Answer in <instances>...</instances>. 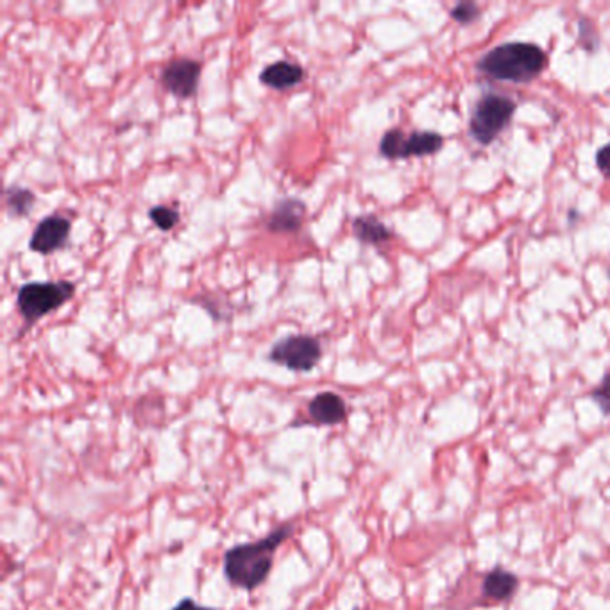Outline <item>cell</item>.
Instances as JSON below:
<instances>
[{"label": "cell", "instance_id": "cell-1", "mask_svg": "<svg viewBox=\"0 0 610 610\" xmlns=\"http://www.w3.org/2000/svg\"><path fill=\"white\" fill-rule=\"evenodd\" d=\"M294 533V524H283L270 532L267 537L244 542L226 551L224 577L235 587L254 591L270 575L278 548Z\"/></svg>", "mask_w": 610, "mask_h": 610}, {"label": "cell", "instance_id": "cell-11", "mask_svg": "<svg viewBox=\"0 0 610 610\" xmlns=\"http://www.w3.org/2000/svg\"><path fill=\"white\" fill-rule=\"evenodd\" d=\"M305 79L301 65L292 61H278L263 68L259 81L272 90H288Z\"/></svg>", "mask_w": 610, "mask_h": 610}, {"label": "cell", "instance_id": "cell-10", "mask_svg": "<svg viewBox=\"0 0 610 610\" xmlns=\"http://www.w3.org/2000/svg\"><path fill=\"white\" fill-rule=\"evenodd\" d=\"M305 205L297 199L281 201L267 221V230L272 233H296L305 219Z\"/></svg>", "mask_w": 610, "mask_h": 610}, {"label": "cell", "instance_id": "cell-16", "mask_svg": "<svg viewBox=\"0 0 610 610\" xmlns=\"http://www.w3.org/2000/svg\"><path fill=\"white\" fill-rule=\"evenodd\" d=\"M450 16L462 25H469L482 16V11L475 2H460L450 11Z\"/></svg>", "mask_w": 610, "mask_h": 610}, {"label": "cell", "instance_id": "cell-12", "mask_svg": "<svg viewBox=\"0 0 610 610\" xmlns=\"http://www.w3.org/2000/svg\"><path fill=\"white\" fill-rule=\"evenodd\" d=\"M517 587H519L517 577L501 569V568H497V569L490 571L486 577L484 595L494 602H506L515 595Z\"/></svg>", "mask_w": 610, "mask_h": 610}, {"label": "cell", "instance_id": "cell-13", "mask_svg": "<svg viewBox=\"0 0 610 610\" xmlns=\"http://www.w3.org/2000/svg\"><path fill=\"white\" fill-rule=\"evenodd\" d=\"M355 237L369 245H381L392 239L390 230L374 215H360L353 221Z\"/></svg>", "mask_w": 610, "mask_h": 610}, {"label": "cell", "instance_id": "cell-2", "mask_svg": "<svg viewBox=\"0 0 610 610\" xmlns=\"http://www.w3.org/2000/svg\"><path fill=\"white\" fill-rule=\"evenodd\" d=\"M546 52L533 43L510 41L488 50L478 61V70L496 81L532 83L546 68Z\"/></svg>", "mask_w": 610, "mask_h": 610}, {"label": "cell", "instance_id": "cell-3", "mask_svg": "<svg viewBox=\"0 0 610 610\" xmlns=\"http://www.w3.org/2000/svg\"><path fill=\"white\" fill-rule=\"evenodd\" d=\"M76 292V287L68 281H47V283H25L20 287L16 303L22 317L27 324L40 321L50 312L63 306Z\"/></svg>", "mask_w": 610, "mask_h": 610}, {"label": "cell", "instance_id": "cell-5", "mask_svg": "<svg viewBox=\"0 0 610 610\" xmlns=\"http://www.w3.org/2000/svg\"><path fill=\"white\" fill-rule=\"evenodd\" d=\"M442 145L444 138L433 131H415L406 136L401 129H390L379 141V152L387 159H408L412 156H432Z\"/></svg>", "mask_w": 610, "mask_h": 610}, {"label": "cell", "instance_id": "cell-14", "mask_svg": "<svg viewBox=\"0 0 610 610\" xmlns=\"http://www.w3.org/2000/svg\"><path fill=\"white\" fill-rule=\"evenodd\" d=\"M5 205H7V210H9L11 215L23 217L25 214L31 212V208L34 205V194L25 190V188H20V187H11L5 192Z\"/></svg>", "mask_w": 610, "mask_h": 610}, {"label": "cell", "instance_id": "cell-20", "mask_svg": "<svg viewBox=\"0 0 610 610\" xmlns=\"http://www.w3.org/2000/svg\"><path fill=\"white\" fill-rule=\"evenodd\" d=\"M609 278H610V267H609Z\"/></svg>", "mask_w": 610, "mask_h": 610}, {"label": "cell", "instance_id": "cell-9", "mask_svg": "<svg viewBox=\"0 0 610 610\" xmlns=\"http://www.w3.org/2000/svg\"><path fill=\"white\" fill-rule=\"evenodd\" d=\"M308 415L319 426H335L346 421L348 408L335 392H321L308 403Z\"/></svg>", "mask_w": 610, "mask_h": 610}, {"label": "cell", "instance_id": "cell-19", "mask_svg": "<svg viewBox=\"0 0 610 610\" xmlns=\"http://www.w3.org/2000/svg\"><path fill=\"white\" fill-rule=\"evenodd\" d=\"M172 610H217L214 609V607H205V605H199V604H196L192 598H185V600H181L176 607Z\"/></svg>", "mask_w": 610, "mask_h": 610}, {"label": "cell", "instance_id": "cell-17", "mask_svg": "<svg viewBox=\"0 0 610 610\" xmlns=\"http://www.w3.org/2000/svg\"><path fill=\"white\" fill-rule=\"evenodd\" d=\"M593 399L595 403L602 408L605 415H610V372L604 376L602 383L593 390Z\"/></svg>", "mask_w": 610, "mask_h": 610}, {"label": "cell", "instance_id": "cell-6", "mask_svg": "<svg viewBox=\"0 0 610 610\" xmlns=\"http://www.w3.org/2000/svg\"><path fill=\"white\" fill-rule=\"evenodd\" d=\"M323 357L321 342L308 335H292L281 339L269 353V360L296 372H308Z\"/></svg>", "mask_w": 610, "mask_h": 610}, {"label": "cell", "instance_id": "cell-4", "mask_svg": "<svg viewBox=\"0 0 610 610\" xmlns=\"http://www.w3.org/2000/svg\"><path fill=\"white\" fill-rule=\"evenodd\" d=\"M515 110L517 105L506 96H484L473 110L469 121V134L478 145L488 147L508 127V123H512Z\"/></svg>", "mask_w": 610, "mask_h": 610}, {"label": "cell", "instance_id": "cell-18", "mask_svg": "<svg viewBox=\"0 0 610 610\" xmlns=\"http://www.w3.org/2000/svg\"><path fill=\"white\" fill-rule=\"evenodd\" d=\"M596 167L598 170L610 179V143H607L605 147H602L596 154Z\"/></svg>", "mask_w": 610, "mask_h": 610}, {"label": "cell", "instance_id": "cell-8", "mask_svg": "<svg viewBox=\"0 0 610 610\" xmlns=\"http://www.w3.org/2000/svg\"><path fill=\"white\" fill-rule=\"evenodd\" d=\"M68 233H70V221L67 217L58 215V214L50 215L36 226V230L31 237L29 247L34 252L50 254V252H54V250H58L65 245L67 239H68Z\"/></svg>", "mask_w": 610, "mask_h": 610}, {"label": "cell", "instance_id": "cell-15", "mask_svg": "<svg viewBox=\"0 0 610 610\" xmlns=\"http://www.w3.org/2000/svg\"><path fill=\"white\" fill-rule=\"evenodd\" d=\"M149 217L161 232H170L179 223V214L168 206H154Z\"/></svg>", "mask_w": 610, "mask_h": 610}, {"label": "cell", "instance_id": "cell-7", "mask_svg": "<svg viewBox=\"0 0 610 610\" xmlns=\"http://www.w3.org/2000/svg\"><path fill=\"white\" fill-rule=\"evenodd\" d=\"M201 65L188 58L172 59L161 74V83L167 92L179 99H188L197 92Z\"/></svg>", "mask_w": 610, "mask_h": 610}]
</instances>
